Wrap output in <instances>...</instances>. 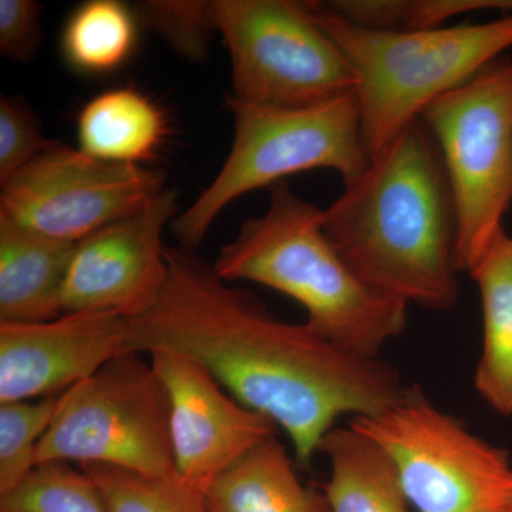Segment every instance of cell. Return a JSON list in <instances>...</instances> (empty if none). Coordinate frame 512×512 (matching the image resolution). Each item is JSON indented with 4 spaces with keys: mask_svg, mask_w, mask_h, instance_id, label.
<instances>
[{
    "mask_svg": "<svg viewBox=\"0 0 512 512\" xmlns=\"http://www.w3.org/2000/svg\"><path fill=\"white\" fill-rule=\"evenodd\" d=\"M100 464L175 476L170 396L150 362L127 352L60 394L36 466Z\"/></svg>",
    "mask_w": 512,
    "mask_h": 512,
    "instance_id": "52a82bcc",
    "label": "cell"
},
{
    "mask_svg": "<svg viewBox=\"0 0 512 512\" xmlns=\"http://www.w3.org/2000/svg\"><path fill=\"white\" fill-rule=\"evenodd\" d=\"M148 357L170 396L175 474L185 483L207 490L222 471L276 433L274 421L225 392L194 357L170 349Z\"/></svg>",
    "mask_w": 512,
    "mask_h": 512,
    "instance_id": "7c38bea8",
    "label": "cell"
},
{
    "mask_svg": "<svg viewBox=\"0 0 512 512\" xmlns=\"http://www.w3.org/2000/svg\"><path fill=\"white\" fill-rule=\"evenodd\" d=\"M178 215V192L164 188L143 208L77 242L63 288V311L147 312L168 278L163 231Z\"/></svg>",
    "mask_w": 512,
    "mask_h": 512,
    "instance_id": "8fae6325",
    "label": "cell"
},
{
    "mask_svg": "<svg viewBox=\"0 0 512 512\" xmlns=\"http://www.w3.org/2000/svg\"><path fill=\"white\" fill-rule=\"evenodd\" d=\"M234 140L212 183L171 222L178 247L197 251L231 202L303 171L328 168L350 183L369 165L356 94L303 107L249 106L225 96Z\"/></svg>",
    "mask_w": 512,
    "mask_h": 512,
    "instance_id": "5b68a950",
    "label": "cell"
},
{
    "mask_svg": "<svg viewBox=\"0 0 512 512\" xmlns=\"http://www.w3.org/2000/svg\"><path fill=\"white\" fill-rule=\"evenodd\" d=\"M319 453L330 468L325 512H412L390 458L350 424L329 431Z\"/></svg>",
    "mask_w": 512,
    "mask_h": 512,
    "instance_id": "e0dca14e",
    "label": "cell"
},
{
    "mask_svg": "<svg viewBox=\"0 0 512 512\" xmlns=\"http://www.w3.org/2000/svg\"><path fill=\"white\" fill-rule=\"evenodd\" d=\"M0 512H110L92 478L69 463L37 466L15 490L0 495Z\"/></svg>",
    "mask_w": 512,
    "mask_h": 512,
    "instance_id": "7402d4cb",
    "label": "cell"
},
{
    "mask_svg": "<svg viewBox=\"0 0 512 512\" xmlns=\"http://www.w3.org/2000/svg\"><path fill=\"white\" fill-rule=\"evenodd\" d=\"M59 397L0 403V495L15 490L37 467V446L55 417Z\"/></svg>",
    "mask_w": 512,
    "mask_h": 512,
    "instance_id": "603a6c76",
    "label": "cell"
},
{
    "mask_svg": "<svg viewBox=\"0 0 512 512\" xmlns=\"http://www.w3.org/2000/svg\"><path fill=\"white\" fill-rule=\"evenodd\" d=\"M74 248V242L46 237L0 214V322L60 318Z\"/></svg>",
    "mask_w": 512,
    "mask_h": 512,
    "instance_id": "5bb4252c",
    "label": "cell"
},
{
    "mask_svg": "<svg viewBox=\"0 0 512 512\" xmlns=\"http://www.w3.org/2000/svg\"><path fill=\"white\" fill-rule=\"evenodd\" d=\"M322 225L372 291L431 311L456 305V204L439 147L420 119L345 184Z\"/></svg>",
    "mask_w": 512,
    "mask_h": 512,
    "instance_id": "7a4b0ae2",
    "label": "cell"
},
{
    "mask_svg": "<svg viewBox=\"0 0 512 512\" xmlns=\"http://www.w3.org/2000/svg\"><path fill=\"white\" fill-rule=\"evenodd\" d=\"M483 313V348L474 373L481 399L512 417V235L501 232L470 274Z\"/></svg>",
    "mask_w": 512,
    "mask_h": 512,
    "instance_id": "ac0fdd59",
    "label": "cell"
},
{
    "mask_svg": "<svg viewBox=\"0 0 512 512\" xmlns=\"http://www.w3.org/2000/svg\"><path fill=\"white\" fill-rule=\"evenodd\" d=\"M214 10L231 60V99L303 109L355 93V73L311 2L214 0Z\"/></svg>",
    "mask_w": 512,
    "mask_h": 512,
    "instance_id": "9c48e42d",
    "label": "cell"
},
{
    "mask_svg": "<svg viewBox=\"0 0 512 512\" xmlns=\"http://www.w3.org/2000/svg\"><path fill=\"white\" fill-rule=\"evenodd\" d=\"M136 9L120 0H89L64 23L60 47L73 70L101 76L119 70L136 50Z\"/></svg>",
    "mask_w": 512,
    "mask_h": 512,
    "instance_id": "d6986e66",
    "label": "cell"
},
{
    "mask_svg": "<svg viewBox=\"0 0 512 512\" xmlns=\"http://www.w3.org/2000/svg\"><path fill=\"white\" fill-rule=\"evenodd\" d=\"M330 12L377 32L437 29L450 19L484 10L512 12V0H330Z\"/></svg>",
    "mask_w": 512,
    "mask_h": 512,
    "instance_id": "ffe728a7",
    "label": "cell"
},
{
    "mask_svg": "<svg viewBox=\"0 0 512 512\" xmlns=\"http://www.w3.org/2000/svg\"><path fill=\"white\" fill-rule=\"evenodd\" d=\"M322 212L288 181L272 185L268 210L244 221L212 266L229 284L254 282L289 296L305 308L306 325L340 348L380 357L407 328L409 305L353 274L326 237Z\"/></svg>",
    "mask_w": 512,
    "mask_h": 512,
    "instance_id": "3957f363",
    "label": "cell"
},
{
    "mask_svg": "<svg viewBox=\"0 0 512 512\" xmlns=\"http://www.w3.org/2000/svg\"><path fill=\"white\" fill-rule=\"evenodd\" d=\"M167 133L164 110L133 86L97 94L77 117L80 150L109 163H148L163 147Z\"/></svg>",
    "mask_w": 512,
    "mask_h": 512,
    "instance_id": "2e32d148",
    "label": "cell"
},
{
    "mask_svg": "<svg viewBox=\"0 0 512 512\" xmlns=\"http://www.w3.org/2000/svg\"><path fill=\"white\" fill-rule=\"evenodd\" d=\"M165 259L160 298L126 319V353L170 349L194 357L234 399L288 434L301 466H311L340 417L375 416L409 390L382 357L356 355L306 323L279 319L197 251L165 247Z\"/></svg>",
    "mask_w": 512,
    "mask_h": 512,
    "instance_id": "6da1fadb",
    "label": "cell"
},
{
    "mask_svg": "<svg viewBox=\"0 0 512 512\" xmlns=\"http://www.w3.org/2000/svg\"><path fill=\"white\" fill-rule=\"evenodd\" d=\"M134 9L185 60H207L212 36L218 33L214 0H150Z\"/></svg>",
    "mask_w": 512,
    "mask_h": 512,
    "instance_id": "cb8c5ba5",
    "label": "cell"
},
{
    "mask_svg": "<svg viewBox=\"0 0 512 512\" xmlns=\"http://www.w3.org/2000/svg\"><path fill=\"white\" fill-rule=\"evenodd\" d=\"M205 497L211 512H325L322 495L302 484L275 434L215 477Z\"/></svg>",
    "mask_w": 512,
    "mask_h": 512,
    "instance_id": "9a60e30c",
    "label": "cell"
},
{
    "mask_svg": "<svg viewBox=\"0 0 512 512\" xmlns=\"http://www.w3.org/2000/svg\"><path fill=\"white\" fill-rule=\"evenodd\" d=\"M311 3L316 22L355 73L369 163L419 120L429 104L512 47V12L485 23L377 32L346 22L322 2Z\"/></svg>",
    "mask_w": 512,
    "mask_h": 512,
    "instance_id": "277c9868",
    "label": "cell"
},
{
    "mask_svg": "<svg viewBox=\"0 0 512 512\" xmlns=\"http://www.w3.org/2000/svg\"><path fill=\"white\" fill-rule=\"evenodd\" d=\"M126 318L73 312L39 323L0 322V403L60 396L126 353Z\"/></svg>",
    "mask_w": 512,
    "mask_h": 512,
    "instance_id": "4fadbf2b",
    "label": "cell"
},
{
    "mask_svg": "<svg viewBox=\"0 0 512 512\" xmlns=\"http://www.w3.org/2000/svg\"><path fill=\"white\" fill-rule=\"evenodd\" d=\"M350 426L382 448L417 512H508L512 460L410 386L382 413Z\"/></svg>",
    "mask_w": 512,
    "mask_h": 512,
    "instance_id": "ba28073f",
    "label": "cell"
},
{
    "mask_svg": "<svg viewBox=\"0 0 512 512\" xmlns=\"http://www.w3.org/2000/svg\"><path fill=\"white\" fill-rule=\"evenodd\" d=\"M508 512H512V507L510 508V511H508Z\"/></svg>",
    "mask_w": 512,
    "mask_h": 512,
    "instance_id": "4316f807",
    "label": "cell"
},
{
    "mask_svg": "<svg viewBox=\"0 0 512 512\" xmlns=\"http://www.w3.org/2000/svg\"><path fill=\"white\" fill-rule=\"evenodd\" d=\"M446 168L458 217V266L471 274L512 204V59L487 64L421 113Z\"/></svg>",
    "mask_w": 512,
    "mask_h": 512,
    "instance_id": "8992f818",
    "label": "cell"
},
{
    "mask_svg": "<svg viewBox=\"0 0 512 512\" xmlns=\"http://www.w3.org/2000/svg\"><path fill=\"white\" fill-rule=\"evenodd\" d=\"M55 143L43 136L39 117L28 101L18 96L0 99V183Z\"/></svg>",
    "mask_w": 512,
    "mask_h": 512,
    "instance_id": "d4e9b609",
    "label": "cell"
},
{
    "mask_svg": "<svg viewBox=\"0 0 512 512\" xmlns=\"http://www.w3.org/2000/svg\"><path fill=\"white\" fill-rule=\"evenodd\" d=\"M110 512H211L205 491L175 474L151 477L123 468L84 464Z\"/></svg>",
    "mask_w": 512,
    "mask_h": 512,
    "instance_id": "44dd1931",
    "label": "cell"
},
{
    "mask_svg": "<svg viewBox=\"0 0 512 512\" xmlns=\"http://www.w3.org/2000/svg\"><path fill=\"white\" fill-rule=\"evenodd\" d=\"M0 185V214L77 244L143 208L164 190L165 175L147 165L99 160L56 141Z\"/></svg>",
    "mask_w": 512,
    "mask_h": 512,
    "instance_id": "30bf717a",
    "label": "cell"
},
{
    "mask_svg": "<svg viewBox=\"0 0 512 512\" xmlns=\"http://www.w3.org/2000/svg\"><path fill=\"white\" fill-rule=\"evenodd\" d=\"M42 6L33 0H0V52L18 63H30L43 42Z\"/></svg>",
    "mask_w": 512,
    "mask_h": 512,
    "instance_id": "484cf974",
    "label": "cell"
}]
</instances>
